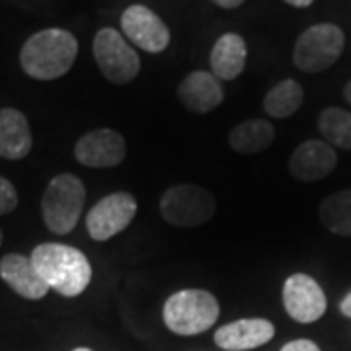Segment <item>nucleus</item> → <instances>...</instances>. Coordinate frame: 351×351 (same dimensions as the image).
<instances>
[{
	"instance_id": "17",
	"label": "nucleus",
	"mask_w": 351,
	"mask_h": 351,
	"mask_svg": "<svg viewBox=\"0 0 351 351\" xmlns=\"http://www.w3.org/2000/svg\"><path fill=\"white\" fill-rule=\"evenodd\" d=\"M246 41L239 34H225L211 49V71L219 80H234L246 66Z\"/></svg>"
},
{
	"instance_id": "24",
	"label": "nucleus",
	"mask_w": 351,
	"mask_h": 351,
	"mask_svg": "<svg viewBox=\"0 0 351 351\" xmlns=\"http://www.w3.org/2000/svg\"><path fill=\"white\" fill-rule=\"evenodd\" d=\"M211 2H215V4L221 6V8H225V10H234V8L242 6L246 0H211Z\"/></svg>"
},
{
	"instance_id": "28",
	"label": "nucleus",
	"mask_w": 351,
	"mask_h": 351,
	"mask_svg": "<svg viewBox=\"0 0 351 351\" xmlns=\"http://www.w3.org/2000/svg\"><path fill=\"white\" fill-rule=\"evenodd\" d=\"M73 351H92V350H90V348H76V350Z\"/></svg>"
},
{
	"instance_id": "10",
	"label": "nucleus",
	"mask_w": 351,
	"mask_h": 351,
	"mask_svg": "<svg viewBox=\"0 0 351 351\" xmlns=\"http://www.w3.org/2000/svg\"><path fill=\"white\" fill-rule=\"evenodd\" d=\"M121 29L133 45L147 53H162L170 45V29L143 4H133L121 14Z\"/></svg>"
},
{
	"instance_id": "26",
	"label": "nucleus",
	"mask_w": 351,
	"mask_h": 351,
	"mask_svg": "<svg viewBox=\"0 0 351 351\" xmlns=\"http://www.w3.org/2000/svg\"><path fill=\"white\" fill-rule=\"evenodd\" d=\"M287 4L291 6H295V8H306V6H311L314 0H285Z\"/></svg>"
},
{
	"instance_id": "19",
	"label": "nucleus",
	"mask_w": 351,
	"mask_h": 351,
	"mask_svg": "<svg viewBox=\"0 0 351 351\" xmlns=\"http://www.w3.org/2000/svg\"><path fill=\"white\" fill-rule=\"evenodd\" d=\"M318 215L320 223L330 232L338 237H351V189H341L322 199Z\"/></svg>"
},
{
	"instance_id": "20",
	"label": "nucleus",
	"mask_w": 351,
	"mask_h": 351,
	"mask_svg": "<svg viewBox=\"0 0 351 351\" xmlns=\"http://www.w3.org/2000/svg\"><path fill=\"white\" fill-rule=\"evenodd\" d=\"M302 100H304V92L301 84L293 78H287V80H281L265 94L263 112L269 117L285 119L301 108Z\"/></svg>"
},
{
	"instance_id": "2",
	"label": "nucleus",
	"mask_w": 351,
	"mask_h": 351,
	"mask_svg": "<svg viewBox=\"0 0 351 351\" xmlns=\"http://www.w3.org/2000/svg\"><path fill=\"white\" fill-rule=\"evenodd\" d=\"M41 279L63 297H78L92 279V265L80 250L66 244L45 242L29 256Z\"/></svg>"
},
{
	"instance_id": "13",
	"label": "nucleus",
	"mask_w": 351,
	"mask_h": 351,
	"mask_svg": "<svg viewBox=\"0 0 351 351\" xmlns=\"http://www.w3.org/2000/svg\"><path fill=\"white\" fill-rule=\"evenodd\" d=\"M276 326L265 318H242L215 332V343L225 351H250L271 341Z\"/></svg>"
},
{
	"instance_id": "1",
	"label": "nucleus",
	"mask_w": 351,
	"mask_h": 351,
	"mask_svg": "<svg viewBox=\"0 0 351 351\" xmlns=\"http://www.w3.org/2000/svg\"><path fill=\"white\" fill-rule=\"evenodd\" d=\"M78 41L61 27H49L34 34L20 51L24 73L36 80H55L64 76L76 61Z\"/></svg>"
},
{
	"instance_id": "5",
	"label": "nucleus",
	"mask_w": 351,
	"mask_h": 351,
	"mask_svg": "<svg viewBox=\"0 0 351 351\" xmlns=\"http://www.w3.org/2000/svg\"><path fill=\"white\" fill-rule=\"evenodd\" d=\"M346 47V36L336 24H316L304 29L293 49L295 66L316 75L336 64Z\"/></svg>"
},
{
	"instance_id": "23",
	"label": "nucleus",
	"mask_w": 351,
	"mask_h": 351,
	"mask_svg": "<svg viewBox=\"0 0 351 351\" xmlns=\"http://www.w3.org/2000/svg\"><path fill=\"white\" fill-rule=\"evenodd\" d=\"M281 351H320V348L313 339H293V341L285 343Z\"/></svg>"
},
{
	"instance_id": "16",
	"label": "nucleus",
	"mask_w": 351,
	"mask_h": 351,
	"mask_svg": "<svg viewBox=\"0 0 351 351\" xmlns=\"http://www.w3.org/2000/svg\"><path fill=\"white\" fill-rule=\"evenodd\" d=\"M32 151V131L25 115L14 108L0 110V156L8 160L25 158Z\"/></svg>"
},
{
	"instance_id": "3",
	"label": "nucleus",
	"mask_w": 351,
	"mask_h": 351,
	"mask_svg": "<svg viewBox=\"0 0 351 351\" xmlns=\"http://www.w3.org/2000/svg\"><path fill=\"white\" fill-rule=\"evenodd\" d=\"M221 306L213 293L205 289H184L164 302V324L178 336H197L207 332L219 318Z\"/></svg>"
},
{
	"instance_id": "18",
	"label": "nucleus",
	"mask_w": 351,
	"mask_h": 351,
	"mask_svg": "<svg viewBox=\"0 0 351 351\" xmlns=\"http://www.w3.org/2000/svg\"><path fill=\"white\" fill-rule=\"evenodd\" d=\"M276 138V129L265 119L242 121L228 133V143L232 151L240 154H256L265 151Z\"/></svg>"
},
{
	"instance_id": "14",
	"label": "nucleus",
	"mask_w": 351,
	"mask_h": 351,
	"mask_svg": "<svg viewBox=\"0 0 351 351\" xmlns=\"http://www.w3.org/2000/svg\"><path fill=\"white\" fill-rule=\"evenodd\" d=\"M178 98L189 112L209 113L223 104L225 90L213 73L193 71L180 82Z\"/></svg>"
},
{
	"instance_id": "21",
	"label": "nucleus",
	"mask_w": 351,
	"mask_h": 351,
	"mask_svg": "<svg viewBox=\"0 0 351 351\" xmlns=\"http://www.w3.org/2000/svg\"><path fill=\"white\" fill-rule=\"evenodd\" d=\"M318 131L328 145L351 151V112L343 108H326L318 117Z\"/></svg>"
},
{
	"instance_id": "7",
	"label": "nucleus",
	"mask_w": 351,
	"mask_h": 351,
	"mask_svg": "<svg viewBox=\"0 0 351 351\" xmlns=\"http://www.w3.org/2000/svg\"><path fill=\"white\" fill-rule=\"evenodd\" d=\"M94 59L113 84H129L141 73L138 53L117 29L101 27L94 38Z\"/></svg>"
},
{
	"instance_id": "6",
	"label": "nucleus",
	"mask_w": 351,
	"mask_h": 351,
	"mask_svg": "<svg viewBox=\"0 0 351 351\" xmlns=\"http://www.w3.org/2000/svg\"><path fill=\"white\" fill-rule=\"evenodd\" d=\"M217 211L215 197L201 186L195 184H180L172 186L160 197V215L172 226L191 228L205 225L213 219Z\"/></svg>"
},
{
	"instance_id": "27",
	"label": "nucleus",
	"mask_w": 351,
	"mask_h": 351,
	"mask_svg": "<svg viewBox=\"0 0 351 351\" xmlns=\"http://www.w3.org/2000/svg\"><path fill=\"white\" fill-rule=\"evenodd\" d=\"M343 98H346V101L351 106V80L346 84V88H343Z\"/></svg>"
},
{
	"instance_id": "11",
	"label": "nucleus",
	"mask_w": 351,
	"mask_h": 351,
	"mask_svg": "<svg viewBox=\"0 0 351 351\" xmlns=\"http://www.w3.org/2000/svg\"><path fill=\"white\" fill-rule=\"evenodd\" d=\"M125 138L113 129H96L76 141L75 156L86 168H115L125 160Z\"/></svg>"
},
{
	"instance_id": "12",
	"label": "nucleus",
	"mask_w": 351,
	"mask_h": 351,
	"mask_svg": "<svg viewBox=\"0 0 351 351\" xmlns=\"http://www.w3.org/2000/svg\"><path fill=\"white\" fill-rule=\"evenodd\" d=\"M338 154L326 141L311 138L301 143L289 158V172L299 182H318L334 172Z\"/></svg>"
},
{
	"instance_id": "15",
	"label": "nucleus",
	"mask_w": 351,
	"mask_h": 351,
	"mask_svg": "<svg viewBox=\"0 0 351 351\" xmlns=\"http://www.w3.org/2000/svg\"><path fill=\"white\" fill-rule=\"evenodd\" d=\"M0 277L20 297L39 301L47 295L49 285L41 279L36 265L22 254H6L0 260Z\"/></svg>"
},
{
	"instance_id": "9",
	"label": "nucleus",
	"mask_w": 351,
	"mask_h": 351,
	"mask_svg": "<svg viewBox=\"0 0 351 351\" xmlns=\"http://www.w3.org/2000/svg\"><path fill=\"white\" fill-rule=\"evenodd\" d=\"M283 306L293 320L313 324L324 316L328 301L316 279L306 274H295L287 277L283 285Z\"/></svg>"
},
{
	"instance_id": "8",
	"label": "nucleus",
	"mask_w": 351,
	"mask_h": 351,
	"mask_svg": "<svg viewBox=\"0 0 351 351\" xmlns=\"http://www.w3.org/2000/svg\"><path fill=\"white\" fill-rule=\"evenodd\" d=\"M137 199L127 191L106 195L88 211V234L98 242L113 239L131 225V221L137 215Z\"/></svg>"
},
{
	"instance_id": "22",
	"label": "nucleus",
	"mask_w": 351,
	"mask_h": 351,
	"mask_svg": "<svg viewBox=\"0 0 351 351\" xmlns=\"http://www.w3.org/2000/svg\"><path fill=\"white\" fill-rule=\"evenodd\" d=\"M18 207V193L12 184L0 176V215L12 213Z\"/></svg>"
},
{
	"instance_id": "25",
	"label": "nucleus",
	"mask_w": 351,
	"mask_h": 351,
	"mask_svg": "<svg viewBox=\"0 0 351 351\" xmlns=\"http://www.w3.org/2000/svg\"><path fill=\"white\" fill-rule=\"evenodd\" d=\"M339 313L343 314L346 318H351V291L339 301Z\"/></svg>"
},
{
	"instance_id": "4",
	"label": "nucleus",
	"mask_w": 351,
	"mask_h": 351,
	"mask_svg": "<svg viewBox=\"0 0 351 351\" xmlns=\"http://www.w3.org/2000/svg\"><path fill=\"white\" fill-rule=\"evenodd\" d=\"M86 201V189L75 174H59L49 182L41 199L43 221L55 234L71 232L78 223Z\"/></svg>"
},
{
	"instance_id": "29",
	"label": "nucleus",
	"mask_w": 351,
	"mask_h": 351,
	"mask_svg": "<svg viewBox=\"0 0 351 351\" xmlns=\"http://www.w3.org/2000/svg\"><path fill=\"white\" fill-rule=\"evenodd\" d=\"M0 244H2V230H0Z\"/></svg>"
}]
</instances>
